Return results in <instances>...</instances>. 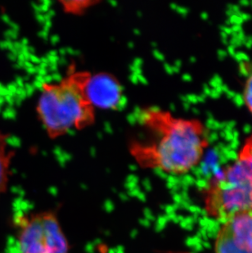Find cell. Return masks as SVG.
Segmentation results:
<instances>
[{
    "label": "cell",
    "instance_id": "8992f818",
    "mask_svg": "<svg viewBox=\"0 0 252 253\" xmlns=\"http://www.w3.org/2000/svg\"><path fill=\"white\" fill-rule=\"evenodd\" d=\"M87 94L97 112L119 110L124 102V88L116 76L107 72H91Z\"/></svg>",
    "mask_w": 252,
    "mask_h": 253
},
{
    "label": "cell",
    "instance_id": "277c9868",
    "mask_svg": "<svg viewBox=\"0 0 252 253\" xmlns=\"http://www.w3.org/2000/svg\"><path fill=\"white\" fill-rule=\"evenodd\" d=\"M20 253H69L70 245L53 211L22 215L17 221Z\"/></svg>",
    "mask_w": 252,
    "mask_h": 253
},
{
    "label": "cell",
    "instance_id": "9c48e42d",
    "mask_svg": "<svg viewBox=\"0 0 252 253\" xmlns=\"http://www.w3.org/2000/svg\"><path fill=\"white\" fill-rule=\"evenodd\" d=\"M243 101L252 113V72L246 82L244 92H243Z\"/></svg>",
    "mask_w": 252,
    "mask_h": 253
},
{
    "label": "cell",
    "instance_id": "7a4b0ae2",
    "mask_svg": "<svg viewBox=\"0 0 252 253\" xmlns=\"http://www.w3.org/2000/svg\"><path fill=\"white\" fill-rule=\"evenodd\" d=\"M90 74L70 65L61 78L41 84L36 113L48 139H61L95 124L97 110L87 94Z\"/></svg>",
    "mask_w": 252,
    "mask_h": 253
},
{
    "label": "cell",
    "instance_id": "6da1fadb",
    "mask_svg": "<svg viewBox=\"0 0 252 253\" xmlns=\"http://www.w3.org/2000/svg\"><path fill=\"white\" fill-rule=\"evenodd\" d=\"M135 122L138 130L128 139L127 151L138 168L178 175L200 163L208 142L199 121L148 106L137 111Z\"/></svg>",
    "mask_w": 252,
    "mask_h": 253
},
{
    "label": "cell",
    "instance_id": "3957f363",
    "mask_svg": "<svg viewBox=\"0 0 252 253\" xmlns=\"http://www.w3.org/2000/svg\"><path fill=\"white\" fill-rule=\"evenodd\" d=\"M204 209L210 217L222 223L252 211V136L235 163L210 184L205 194Z\"/></svg>",
    "mask_w": 252,
    "mask_h": 253
},
{
    "label": "cell",
    "instance_id": "5b68a950",
    "mask_svg": "<svg viewBox=\"0 0 252 253\" xmlns=\"http://www.w3.org/2000/svg\"><path fill=\"white\" fill-rule=\"evenodd\" d=\"M214 253H252V211L222 223L214 241Z\"/></svg>",
    "mask_w": 252,
    "mask_h": 253
},
{
    "label": "cell",
    "instance_id": "52a82bcc",
    "mask_svg": "<svg viewBox=\"0 0 252 253\" xmlns=\"http://www.w3.org/2000/svg\"><path fill=\"white\" fill-rule=\"evenodd\" d=\"M10 139L9 134L0 130V198L8 188L12 159L16 152Z\"/></svg>",
    "mask_w": 252,
    "mask_h": 253
},
{
    "label": "cell",
    "instance_id": "ba28073f",
    "mask_svg": "<svg viewBox=\"0 0 252 253\" xmlns=\"http://www.w3.org/2000/svg\"><path fill=\"white\" fill-rule=\"evenodd\" d=\"M98 0H61L60 8L65 14L73 17H82L100 4Z\"/></svg>",
    "mask_w": 252,
    "mask_h": 253
}]
</instances>
